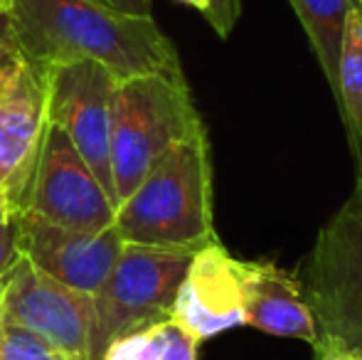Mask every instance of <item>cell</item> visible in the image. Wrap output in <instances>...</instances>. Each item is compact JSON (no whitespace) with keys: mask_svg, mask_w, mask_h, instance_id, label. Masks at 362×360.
<instances>
[{"mask_svg":"<svg viewBox=\"0 0 362 360\" xmlns=\"http://www.w3.org/2000/svg\"><path fill=\"white\" fill-rule=\"evenodd\" d=\"M8 42L40 67L91 59L121 82L144 74L182 77L180 54L156 20L116 13L96 0H10Z\"/></svg>","mask_w":362,"mask_h":360,"instance_id":"6da1fadb","label":"cell"},{"mask_svg":"<svg viewBox=\"0 0 362 360\" xmlns=\"http://www.w3.org/2000/svg\"><path fill=\"white\" fill-rule=\"evenodd\" d=\"M124 245L200 252L217 242L212 210V156L207 131L160 156L129 197L116 205Z\"/></svg>","mask_w":362,"mask_h":360,"instance_id":"7a4b0ae2","label":"cell"},{"mask_svg":"<svg viewBox=\"0 0 362 360\" xmlns=\"http://www.w3.org/2000/svg\"><path fill=\"white\" fill-rule=\"evenodd\" d=\"M205 124L182 77L144 74L119 82L111 104V180L116 202L129 197L151 166Z\"/></svg>","mask_w":362,"mask_h":360,"instance_id":"3957f363","label":"cell"},{"mask_svg":"<svg viewBox=\"0 0 362 360\" xmlns=\"http://www.w3.org/2000/svg\"><path fill=\"white\" fill-rule=\"evenodd\" d=\"M298 286L318 338L362 356V175H355L348 200L320 227Z\"/></svg>","mask_w":362,"mask_h":360,"instance_id":"277c9868","label":"cell"},{"mask_svg":"<svg viewBox=\"0 0 362 360\" xmlns=\"http://www.w3.org/2000/svg\"><path fill=\"white\" fill-rule=\"evenodd\" d=\"M195 252L158 250V247L124 245L104 284L94 291V328H91L89 360L114 338L139 331L173 316L177 289Z\"/></svg>","mask_w":362,"mask_h":360,"instance_id":"5b68a950","label":"cell"},{"mask_svg":"<svg viewBox=\"0 0 362 360\" xmlns=\"http://www.w3.org/2000/svg\"><path fill=\"white\" fill-rule=\"evenodd\" d=\"M18 212L69 230L104 232L114 227L116 202L67 134L47 121Z\"/></svg>","mask_w":362,"mask_h":360,"instance_id":"8992f818","label":"cell"},{"mask_svg":"<svg viewBox=\"0 0 362 360\" xmlns=\"http://www.w3.org/2000/svg\"><path fill=\"white\" fill-rule=\"evenodd\" d=\"M42 74L47 121L67 134L96 180L116 202L111 180V104L121 79L91 59L47 64Z\"/></svg>","mask_w":362,"mask_h":360,"instance_id":"52a82bcc","label":"cell"},{"mask_svg":"<svg viewBox=\"0 0 362 360\" xmlns=\"http://www.w3.org/2000/svg\"><path fill=\"white\" fill-rule=\"evenodd\" d=\"M0 318L42 338L69 360H89L94 301L18 255L0 289Z\"/></svg>","mask_w":362,"mask_h":360,"instance_id":"ba28073f","label":"cell"},{"mask_svg":"<svg viewBox=\"0 0 362 360\" xmlns=\"http://www.w3.org/2000/svg\"><path fill=\"white\" fill-rule=\"evenodd\" d=\"M47 126V94L40 64L13 57L8 82L0 94V195L20 210L25 187Z\"/></svg>","mask_w":362,"mask_h":360,"instance_id":"9c48e42d","label":"cell"},{"mask_svg":"<svg viewBox=\"0 0 362 360\" xmlns=\"http://www.w3.org/2000/svg\"><path fill=\"white\" fill-rule=\"evenodd\" d=\"M18 255L37 269L81 294L94 296L119 257L124 240L109 227L104 232H79L18 212Z\"/></svg>","mask_w":362,"mask_h":360,"instance_id":"30bf717a","label":"cell"},{"mask_svg":"<svg viewBox=\"0 0 362 360\" xmlns=\"http://www.w3.org/2000/svg\"><path fill=\"white\" fill-rule=\"evenodd\" d=\"M170 318L182 323L197 341L215 338L244 323L239 260L219 240L195 252L177 289Z\"/></svg>","mask_w":362,"mask_h":360,"instance_id":"8fae6325","label":"cell"},{"mask_svg":"<svg viewBox=\"0 0 362 360\" xmlns=\"http://www.w3.org/2000/svg\"><path fill=\"white\" fill-rule=\"evenodd\" d=\"M239 279H242V308L247 326L259 328L269 336L293 338L313 346L318 331L313 313L303 301L298 279L279 269L272 262L254 260H239Z\"/></svg>","mask_w":362,"mask_h":360,"instance_id":"7c38bea8","label":"cell"},{"mask_svg":"<svg viewBox=\"0 0 362 360\" xmlns=\"http://www.w3.org/2000/svg\"><path fill=\"white\" fill-rule=\"evenodd\" d=\"M288 3L308 37L333 101H338V64L345 20L350 10L358 8V0H288Z\"/></svg>","mask_w":362,"mask_h":360,"instance_id":"4fadbf2b","label":"cell"},{"mask_svg":"<svg viewBox=\"0 0 362 360\" xmlns=\"http://www.w3.org/2000/svg\"><path fill=\"white\" fill-rule=\"evenodd\" d=\"M340 119L348 136V149L355 170L362 175V13L360 5L348 13L338 64V101Z\"/></svg>","mask_w":362,"mask_h":360,"instance_id":"5bb4252c","label":"cell"},{"mask_svg":"<svg viewBox=\"0 0 362 360\" xmlns=\"http://www.w3.org/2000/svg\"><path fill=\"white\" fill-rule=\"evenodd\" d=\"M200 341L175 318L151 323L114 338L101 360H197Z\"/></svg>","mask_w":362,"mask_h":360,"instance_id":"9a60e30c","label":"cell"},{"mask_svg":"<svg viewBox=\"0 0 362 360\" xmlns=\"http://www.w3.org/2000/svg\"><path fill=\"white\" fill-rule=\"evenodd\" d=\"M0 360H69L42 338L0 318Z\"/></svg>","mask_w":362,"mask_h":360,"instance_id":"2e32d148","label":"cell"},{"mask_svg":"<svg viewBox=\"0 0 362 360\" xmlns=\"http://www.w3.org/2000/svg\"><path fill=\"white\" fill-rule=\"evenodd\" d=\"M239 15H242V0H207L205 18L222 40L232 35Z\"/></svg>","mask_w":362,"mask_h":360,"instance_id":"e0dca14e","label":"cell"},{"mask_svg":"<svg viewBox=\"0 0 362 360\" xmlns=\"http://www.w3.org/2000/svg\"><path fill=\"white\" fill-rule=\"evenodd\" d=\"M18 212L8 217L5 222H0V289L8 277L13 262L18 260Z\"/></svg>","mask_w":362,"mask_h":360,"instance_id":"ac0fdd59","label":"cell"},{"mask_svg":"<svg viewBox=\"0 0 362 360\" xmlns=\"http://www.w3.org/2000/svg\"><path fill=\"white\" fill-rule=\"evenodd\" d=\"M313 360H362L360 353L348 351L328 338H315L313 343Z\"/></svg>","mask_w":362,"mask_h":360,"instance_id":"d6986e66","label":"cell"},{"mask_svg":"<svg viewBox=\"0 0 362 360\" xmlns=\"http://www.w3.org/2000/svg\"><path fill=\"white\" fill-rule=\"evenodd\" d=\"M116 13L134 15V18H153L151 15V0H96Z\"/></svg>","mask_w":362,"mask_h":360,"instance_id":"ffe728a7","label":"cell"},{"mask_svg":"<svg viewBox=\"0 0 362 360\" xmlns=\"http://www.w3.org/2000/svg\"><path fill=\"white\" fill-rule=\"evenodd\" d=\"M0 42H8V10L5 8H0Z\"/></svg>","mask_w":362,"mask_h":360,"instance_id":"44dd1931","label":"cell"},{"mask_svg":"<svg viewBox=\"0 0 362 360\" xmlns=\"http://www.w3.org/2000/svg\"><path fill=\"white\" fill-rule=\"evenodd\" d=\"M13 207H10V202H8V197L5 195H0V222H5L10 215H13Z\"/></svg>","mask_w":362,"mask_h":360,"instance_id":"7402d4cb","label":"cell"},{"mask_svg":"<svg viewBox=\"0 0 362 360\" xmlns=\"http://www.w3.org/2000/svg\"><path fill=\"white\" fill-rule=\"evenodd\" d=\"M13 57H15V54H13ZM13 57H10L3 67H0V94H3V89H5V82H8V72H10V64H13Z\"/></svg>","mask_w":362,"mask_h":360,"instance_id":"603a6c76","label":"cell"},{"mask_svg":"<svg viewBox=\"0 0 362 360\" xmlns=\"http://www.w3.org/2000/svg\"><path fill=\"white\" fill-rule=\"evenodd\" d=\"M13 54L15 52H13V47H10L8 42H0V67H3V64L8 62V59L13 57Z\"/></svg>","mask_w":362,"mask_h":360,"instance_id":"cb8c5ba5","label":"cell"},{"mask_svg":"<svg viewBox=\"0 0 362 360\" xmlns=\"http://www.w3.org/2000/svg\"><path fill=\"white\" fill-rule=\"evenodd\" d=\"M177 3H182V5H190V8L200 10L202 15H205V10H207V0H177Z\"/></svg>","mask_w":362,"mask_h":360,"instance_id":"d4e9b609","label":"cell"},{"mask_svg":"<svg viewBox=\"0 0 362 360\" xmlns=\"http://www.w3.org/2000/svg\"><path fill=\"white\" fill-rule=\"evenodd\" d=\"M8 3H10V0H0V8H5V10H8Z\"/></svg>","mask_w":362,"mask_h":360,"instance_id":"484cf974","label":"cell"},{"mask_svg":"<svg viewBox=\"0 0 362 360\" xmlns=\"http://www.w3.org/2000/svg\"><path fill=\"white\" fill-rule=\"evenodd\" d=\"M358 5H362V0H358Z\"/></svg>","mask_w":362,"mask_h":360,"instance_id":"4316f807","label":"cell"},{"mask_svg":"<svg viewBox=\"0 0 362 360\" xmlns=\"http://www.w3.org/2000/svg\"><path fill=\"white\" fill-rule=\"evenodd\" d=\"M360 13H362V5H360Z\"/></svg>","mask_w":362,"mask_h":360,"instance_id":"83f0119b","label":"cell"}]
</instances>
